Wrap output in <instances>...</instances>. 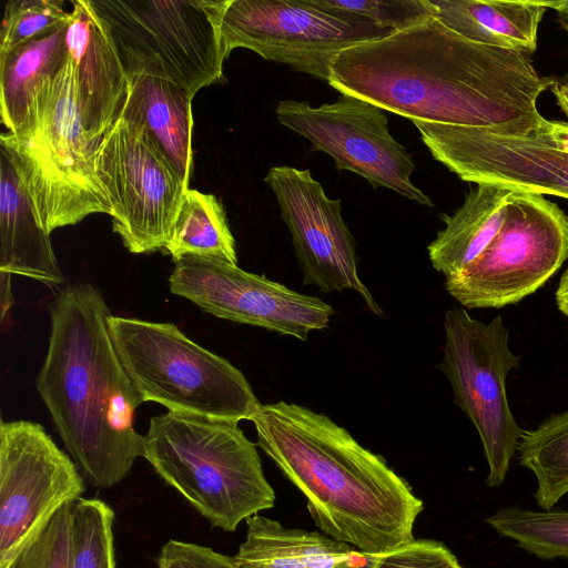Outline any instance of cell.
Wrapping results in <instances>:
<instances>
[{
  "label": "cell",
  "mask_w": 568,
  "mask_h": 568,
  "mask_svg": "<svg viewBox=\"0 0 568 568\" xmlns=\"http://www.w3.org/2000/svg\"><path fill=\"white\" fill-rule=\"evenodd\" d=\"M555 298L558 310L568 317V268L561 274Z\"/></svg>",
  "instance_id": "d6a6232c"
},
{
  "label": "cell",
  "mask_w": 568,
  "mask_h": 568,
  "mask_svg": "<svg viewBox=\"0 0 568 568\" xmlns=\"http://www.w3.org/2000/svg\"><path fill=\"white\" fill-rule=\"evenodd\" d=\"M275 114L280 124L308 140L313 151L327 153L337 170L356 173L374 189L386 187L434 206L413 183V159L392 136L388 118L379 106L339 93L335 102L316 108L307 101L282 100Z\"/></svg>",
  "instance_id": "5bb4252c"
},
{
  "label": "cell",
  "mask_w": 568,
  "mask_h": 568,
  "mask_svg": "<svg viewBox=\"0 0 568 568\" xmlns=\"http://www.w3.org/2000/svg\"><path fill=\"white\" fill-rule=\"evenodd\" d=\"M549 8L557 12L560 24L568 31V0L550 1Z\"/></svg>",
  "instance_id": "d590c367"
},
{
  "label": "cell",
  "mask_w": 568,
  "mask_h": 568,
  "mask_svg": "<svg viewBox=\"0 0 568 568\" xmlns=\"http://www.w3.org/2000/svg\"><path fill=\"white\" fill-rule=\"evenodd\" d=\"M366 558V568H465L443 542L433 539H414Z\"/></svg>",
  "instance_id": "4dcf8cb0"
},
{
  "label": "cell",
  "mask_w": 568,
  "mask_h": 568,
  "mask_svg": "<svg viewBox=\"0 0 568 568\" xmlns=\"http://www.w3.org/2000/svg\"><path fill=\"white\" fill-rule=\"evenodd\" d=\"M513 191L479 183L453 215H443L445 227L427 246L433 267L452 276L475 261L500 230Z\"/></svg>",
  "instance_id": "7402d4cb"
},
{
  "label": "cell",
  "mask_w": 568,
  "mask_h": 568,
  "mask_svg": "<svg viewBox=\"0 0 568 568\" xmlns=\"http://www.w3.org/2000/svg\"><path fill=\"white\" fill-rule=\"evenodd\" d=\"M435 160L463 181L568 199V123L464 126L412 120Z\"/></svg>",
  "instance_id": "ba28073f"
},
{
  "label": "cell",
  "mask_w": 568,
  "mask_h": 568,
  "mask_svg": "<svg viewBox=\"0 0 568 568\" xmlns=\"http://www.w3.org/2000/svg\"><path fill=\"white\" fill-rule=\"evenodd\" d=\"M444 329L438 368L452 385L455 405L479 435L489 468L486 484L499 487L523 433L506 390L508 373L519 366L520 358L509 348V328L501 316L483 323L464 307H453L445 313Z\"/></svg>",
  "instance_id": "8fae6325"
},
{
  "label": "cell",
  "mask_w": 568,
  "mask_h": 568,
  "mask_svg": "<svg viewBox=\"0 0 568 568\" xmlns=\"http://www.w3.org/2000/svg\"><path fill=\"white\" fill-rule=\"evenodd\" d=\"M156 568H240L234 558L210 547L169 539L155 558Z\"/></svg>",
  "instance_id": "1f68e13d"
},
{
  "label": "cell",
  "mask_w": 568,
  "mask_h": 568,
  "mask_svg": "<svg viewBox=\"0 0 568 568\" xmlns=\"http://www.w3.org/2000/svg\"><path fill=\"white\" fill-rule=\"evenodd\" d=\"M435 18L459 36L489 47L531 54L550 1L430 0Z\"/></svg>",
  "instance_id": "44dd1931"
},
{
  "label": "cell",
  "mask_w": 568,
  "mask_h": 568,
  "mask_svg": "<svg viewBox=\"0 0 568 568\" xmlns=\"http://www.w3.org/2000/svg\"><path fill=\"white\" fill-rule=\"evenodd\" d=\"M517 449L519 464L536 476L537 505L551 510L568 494V409L523 430Z\"/></svg>",
  "instance_id": "d4e9b609"
},
{
  "label": "cell",
  "mask_w": 568,
  "mask_h": 568,
  "mask_svg": "<svg viewBox=\"0 0 568 568\" xmlns=\"http://www.w3.org/2000/svg\"><path fill=\"white\" fill-rule=\"evenodd\" d=\"M67 26L0 52L1 122L9 132L24 123L42 85L65 63Z\"/></svg>",
  "instance_id": "603a6c76"
},
{
  "label": "cell",
  "mask_w": 568,
  "mask_h": 568,
  "mask_svg": "<svg viewBox=\"0 0 568 568\" xmlns=\"http://www.w3.org/2000/svg\"><path fill=\"white\" fill-rule=\"evenodd\" d=\"M568 258V216L540 194L513 192L505 221L483 253L445 277L466 308H501L535 293Z\"/></svg>",
  "instance_id": "30bf717a"
},
{
  "label": "cell",
  "mask_w": 568,
  "mask_h": 568,
  "mask_svg": "<svg viewBox=\"0 0 568 568\" xmlns=\"http://www.w3.org/2000/svg\"><path fill=\"white\" fill-rule=\"evenodd\" d=\"M557 104L568 118V81H556L551 87Z\"/></svg>",
  "instance_id": "e575fe53"
},
{
  "label": "cell",
  "mask_w": 568,
  "mask_h": 568,
  "mask_svg": "<svg viewBox=\"0 0 568 568\" xmlns=\"http://www.w3.org/2000/svg\"><path fill=\"white\" fill-rule=\"evenodd\" d=\"M128 77V97L120 119L143 129L189 185L193 97L163 77L143 72H130Z\"/></svg>",
  "instance_id": "d6986e66"
},
{
  "label": "cell",
  "mask_w": 568,
  "mask_h": 568,
  "mask_svg": "<svg viewBox=\"0 0 568 568\" xmlns=\"http://www.w3.org/2000/svg\"><path fill=\"white\" fill-rule=\"evenodd\" d=\"M72 6L65 30L68 57L84 128L99 142L120 119L129 77L111 30L91 1L73 0Z\"/></svg>",
  "instance_id": "e0dca14e"
},
{
  "label": "cell",
  "mask_w": 568,
  "mask_h": 568,
  "mask_svg": "<svg viewBox=\"0 0 568 568\" xmlns=\"http://www.w3.org/2000/svg\"><path fill=\"white\" fill-rule=\"evenodd\" d=\"M144 458L212 527L233 532L274 506L256 445L239 422L192 413L154 416Z\"/></svg>",
  "instance_id": "277c9868"
},
{
  "label": "cell",
  "mask_w": 568,
  "mask_h": 568,
  "mask_svg": "<svg viewBox=\"0 0 568 568\" xmlns=\"http://www.w3.org/2000/svg\"><path fill=\"white\" fill-rule=\"evenodd\" d=\"M163 251L173 261L195 255L237 264L235 240L215 195L193 189L185 191Z\"/></svg>",
  "instance_id": "cb8c5ba5"
},
{
  "label": "cell",
  "mask_w": 568,
  "mask_h": 568,
  "mask_svg": "<svg viewBox=\"0 0 568 568\" xmlns=\"http://www.w3.org/2000/svg\"><path fill=\"white\" fill-rule=\"evenodd\" d=\"M84 491L75 463L40 424L1 420L0 568H10L53 516Z\"/></svg>",
  "instance_id": "4fadbf2b"
},
{
  "label": "cell",
  "mask_w": 568,
  "mask_h": 568,
  "mask_svg": "<svg viewBox=\"0 0 568 568\" xmlns=\"http://www.w3.org/2000/svg\"><path fill=\"white\" fill-rule=\"evenodd\" d=\"M174 264L169 276L170 292L219 318L306 341L310 332L327 327L334 313L316 296L224 260L185 255Z\"/></svg>",
  "instance_id": "9a60e30c"
},
{
  "label": "cell",
  "mask_w": 568,
  "mask_h": 568,
  "mask_svg": "<svg viewBox=\"0 0 568 568\" xmlns=\"http://www.w3.org/2000/svg\"><path fill=\"white\" fill-rule=\"evenodd\" d=\"M114 518L103 500L80 498L74 503L69 568H115Z\"/></svg>",
  "instance_id": "4316f807"
},
{
  "label": "cell",
  "mask_w": 568,
  "mask_h": 568,
  "mask_svg": "<svg viewBox=\"0 0 568 568\" xmlns=\"http://www.w3.org/2000/svg\"><path fill=\"white\" fill-rule=\"evenodd\" d=\"M257 445L306 497L325 535L363 556L414 540L424 503L386 460L328 416L280 400L251 418Z\"/></svg>",
  "instance_id": "3957f363"
},
{
  "label": "cell",
  "mask_w": 568,
  "mask_h": 568,
  "mask_svg": "<svg viewBox=\"0 0 568 568\" xmlns=\"http://www.w3.org/2000/svg\"><path fill=\"white\" fill-rule=\"evenodd\" d=\"M97 144L81 118L68 57L40 89L24 123L0 135V146L21 174L47 233L90 214H112L95 173Z\"/></svg>",
  "instance_id": "5b68a950"
},
{
  "label": "cell",
  "mask_w": 568,
  "mask_h": 568,
  "mask_svg": "<svg viewBox=\"0 0 568 568\" xmlns=\"http://www.w3.org/2000/svg\"><path fill=\"white\" fill-rule=\"evenodd\" d=\"M61 0H9L0 31V52L49 34L69 22Z\"/></svg>",
  "instance_id": "83f0119b"
},
{
  "label": "cell",
  "mask_w": 568,
  "mask_h": 568,
  "mask_svg": "<svg viewBox=\"0 0 568 568\" xmlns=\"http://www.w3.org/2000/svg\"><path fill=\"white\" fill-rule=\"evenodd\" d=\"M264 182L292 235L303 285H315L325 293L355 291L382 316L381 306L358 276L356 241L343 220L341 199H329L307 169L272 166Z\"/></svg>",
  "instance_id": "2e32d148"
},
{
  "label": "cell",
  "mask_w": 568,
  "mask_h": 568,
  "mask_svg": "<svg viewBox=\"0 0 568 568\" xmlns=\"http://www.w3.org/2000/svg\"><path fill=\"white\" fill-rule=\"evenodd\" d=\"M245 521V540L233 557L240 568H356L362 556L325 534L286 528L258 514Z\"/></svg>",
  "instance_id": "ffe728a7"
},
{
  "label": "cell",
  "mask_w": 568,
  "mask_h": 568,
  "mask_svg": "<svg viewBox=\"0 0 568 568\" xmlns=\"http://www.w3.org/2000/svg\"><path fill=\"white\" fill-rule=\"evenodd\" d=\"M94 166L123 245L134 254L163 250L189 185L151 138L119 119L99 140Z\"/></svg>",
  "instance_id": "7c38bea8"
},
{
  "label": "cell",
  "mask_w": 568,
  "mask_h": 568,
  "mask_svg": "<svg viewBox=\"0 0 568 568\" xmlns=\"http://www.w3.org/2000/svg\"><path fill=\"white\" fill-rule=\"evenodd\" d=\"M128 73L163 77L191 97L225 81L221 24L230 0H95Z\"/></svg>",
  "instance_id": "52a82bcc"
},
{
  "label": "cell",
  "mask_w": 568,
  "mask_h": 568,
  "mask_svg": "<svg viewBox=\"0 0 568 568\" xmlns=\"http://www.w3.org/2000/svg\"><path fill=\"white\" fill-rule=\"evenodd\" d=\"M49 235L21 174L0 146V272L61 284L63 274Z\"/></svg>",
  "instance_id": "ac0fdd59"
},
{
  "label": "cell",
  "mask_w": 568,
  "mask_h": 568,
  "mask_svg": "<svg viewBox=\"0 0 568 568\" xmlns=\"http://www.w3.org/2000/svg\"><path fill=\"white\" fill-rule=\"evenodd\" d=\"M525 53L473 42L436 18L344 50L328 84L412 120L464 126L540 124L555 84Z\"/></svg>",
  "instance_id": "6da1fadb"
},
{
  "label": "cell",
  "mask_w": 568,
  "mask_h": 568,
  "mask_svg": "<svg viewBox=\"0 0 568 568\" xmlns=\"http://www.w3.org/2000/svg\"><path fill=\"white\" fill-rule=\"evenodd\" d=\"M329 2L342 10L366 17L377 26L394 32L419 26L436 16L430 0H329Z\"/></svg>",
  "instance_id": "f546056e"
},
{
  "label": "cell",
  "mask_w": 568,
  "mask_h": 568,
  "mask_svg": "<svg viewBox=\"0 0 568 568\" xmlns=\"http://www.w3.org/2000/svg\"><path fill=\"white\" fill-rule=\"evenodd\" d=\"M487 523L501 536L541 558H568V511L498 509Z\"/></svg>",
  "instance_id": "484cf974"
},
{
  "label": "cell",
  "mask_w": 568,
  "mask_h": 568,
  "mask_svg": "<svg viewBox=\"0 0 568 568\" xmlns=\"http://www.w3.org/2000/svg\"><path fill=\"white\" fill-rule=\"evenodd\" d=\"M392 33L329 0H230L221 24L225 59L245 48L327 83L341 52Z\"/></svg>",
  "instance_id": "9c48e42d"
},
{
  "label": "cell",
  "mask_w": 568,
  "mask_h": 568,
  "mask_svg": "<svg viewBox=\"0 0 568 568\" xmlns=\"http://www.w3.org/2000/svg\"><path fill=\"white\" fill-rule=\"evenodd\" d=\"M10 275L9 273L0 272L1 277V315L4 317L7 311L11 307L13 298L11 295L10 287Z\"/></svg>",
  "instance_id": "836d02e7"
},
{
  "label": "cell",
  "mask_w": 568,
  "mask_h": 568,
  "mask_svg": "<svg viewBox=\"0 0 568 568\" xmlns=\"http://www.w3.org/2000/svg\"><path fill=\"white\" fill-rule=\"evenodd\" d=\"M120 362L143 402L169 412L251 420L261 403L243 373L172 323L110 315Z\"/></svg>",
  "instance_id": "8992f818"
},
{
  "label": "cell",
  "mask_w": 568,
  "mask_h": 568,
  "mask_svg": "<svg viewBox=\"0 0 568 568\" xmlns=\"http://www.w3.org/2000/svg\"><path fill=\"white\" fill-rule=\"evenodd\" d=\"M73 507L65 504L10 568H69Z\"/></svg>",
  "instance_id": "f1b7e54d"
},
{
  "label": "cell",
  "mask_w": 568,
  "mask_h": 568,
  "mask_svg": "<svg viewBox=\"0 0 568 568\" xmlns=\"http://www.w3.org/2000/svg\"><path fill=\"white\" fill-rule=\"evenodd\" d=\"M106 302L85 282L65 285L50 306L48 352L36 388L85 483L110 488L144 456L134 428L144 403L111 338Z\"/></svg>",
  "instance_id": "7a4b0ae2"
}]
</instances>
